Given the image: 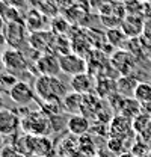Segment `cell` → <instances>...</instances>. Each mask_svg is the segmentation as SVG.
Segmentation results:
<instances>
[{"instance_id": "6da1fadb", "label": "cell", "mask_w": 151, "mask_h": 157, "mask_svg": "<svg viewBox=\"0 0 151 157\" xmlns=\"http://www.w3.org/2000/svg\"><path fill=\"white\" fill-rule=\"evenodd\" d=\"M33 89L41 101H62L68 94L65 85L56 76H38Z\"/></svg>"}, {"instance_id": "7a4b0ae2", "label": "cell", "mask_w": 151, "mask_h": 157, "mask_svg": "<svg viewBox=\"0 0 151 157\" xmlns=\"http://www.w3.org/2000/svg\"><path fill=\"white\" fill-rule=\"evenodd\" d=\"M50 118L44 112H30L21 118V128L29 136H45L50 130Z\"/></svg>"}, {"instance_id": "3957f363", "label": "cell", "mask_w": 151, "mask_h": 157, "mask_svg": "<svg viewBox=\"0 0 151 157\" xmlns=\"http://www.w3.org/2000/svg\"><path fill=\"white\" fill-rule=\"evenodd\" d=\"M0 62L5 70L11 71L15 76L18 73H24L29 68V62L24 56V53L18 48H6L0 55Z\"/></svg>"}, {"instance_id": "277c9868", "label": "cell", "mask_w": 151, "mask_h": 157, "mask_svg": "<svg viewBox=\"0 0 151 157\" xmlns=\"http://www.w3.org/2000/svg\"><path fill=\"white\" fill-rule=\"evenodd\" d=\"M3 35L6 38V44L11 48H18L27 39V26L24 21H12L6 23V27L3 30Z\"/></svg>"}, {"instance_id": "5b68a950", "label": "cell", "mask_w": 151, "mask_h": 157, "mask_svg": "<svg viewBox=\"0 0 151 157\" xmlns=\"http://www.w3.org/2000/svg\"><path fill=\"white\" fill-rule=\"evenodd\" d=\"M59 63H60V71L71 77L82 74V73H86V62L83 60V58H80L79 55H74V53L60 55Z\"/></svg>"}, {"instance_id": "8992f818", "label": "cell", "mask_w": 151, "mask_h": 157, "mask_svg": "<svg viewBox=\"0 0 151 157\" xmlns=\"http://www.w3.org/2000/svg\"><path fill=\"white\" fill-rule=\"evenodd\" d=\"M9 94V97L11 100L14 101V103H17L20 106H27V104H30L33 100H35V89L29 85V83H26V82H23V80H18L14 86H12V89L8 92Z\"/></svg>"}, {"instance_id": "52a82bcc", "label": "cell", "mask_w": 151, "mask_h": 157, "mask_svg": "<svg viewBox=\"0 0 151 157\" xmlns=\"http://www.w3.org/2000/svg\"><path fill=\"white\" fill-rule=\"evenodd\" d=\"M37 68L39 76H56L57 77V74L62 73L59 56L53 53H42L37 60Z\"/></svg>"}, {"instance_id": "ba28073f", "label": "cell", "mask_w": 151, "mask_h": 157, "mask_svg": "<svg viewBox=\"0 0 151 157\" xmlns=\"http://www.w3.org/2000/svg\"><path fill=\"white\" fill-rule=\"evenodd\" d=\"M27 148L30 154H37L39 157H48L53 151V144L47 136H26Z\"/></svg>"}, {"instance_id": "9c48e42d", "label": "cell", "mask_w": 151, "mask_h": 157, "mask_svg": "<svg viewBox=\"0 0 151 157\" xmlns=\"http://www.w3.org/2000/svg\"><path fill=\"white\" fill-rule=\"evenodd\" d=\"M18 127H21V118L14 110H0V135H14Z\"/></svg>"}, {"instance_id": "30bf717a", "label": "cell", "mask_w": 151, "mask_h": 157, "mask_svg": "<svg viewBox=\"0 0 151 157\" xmlns=\"http://www.w3.org/2000/svg\"><path fill=\"white\" fill-rule=\"evenodd\" d=\"M55 33L52 32H45V30H38V32H32V35L29 36V42L33 47V50L41 52V53H48L47 50L55 44Z\"/></svg>"}, {"instance_id": "8fae6325", "label": "cell", "mask_w": 151, "mask_h": 157, "mask_svg": "<svg viewBox=\"0 0 151 157\" xmlns=\"http://www.w3.org/2000/svg\"><path fill=\"white\" fill-rule=\"evenodd\" d=\"M71 89L74 92H79L82 95H88V94H92L94 89L97 88L94 82V77L88 73H82V74H77L74 77H71Z\"/></svg>"}, {"instance_id": "7c38bea8", "label": "cell", "mask_w": 151, "mask_h": 157, "mask_svg": "<svg viewBox=\"0 0 151 157\" xmlns=\"http://www.w3.org/2000/svg\"><path fill=\"white\" fill-rule=\"evenodd\" d=\"M67 128L71 135L74 136H85L89 130H91V122L86 117H83L82 113L79 115H71L67 121Z\"/></svg>"}, {"instance_id": "4fadbf2b", "label": "cell", "mask_w": 151, "mask_h": 157, "mask_svg": "<svg viewBox=\"0 0 151 157\" xmlns=\"http://www.w3.org/2000/svg\"><path fill=\"white\" fill-rule=\"evenodd\" d=\"M132 130V122L130 119L122 115H116L110 122V135L112 137H118V139H124L129 135V132Z\"/></svg>"}, {"instance_id": "5bb4252c", "label": "cell", "mask_w": 151, "mask_h": 157, "mask_svg": "<svg viewBox=\"0 0 151 157\" xmlns=\"http://www.w3.org/2000/svg\"><path fill=\"white\" fill-rule=\"evenodd\" d=\"M83 97L82 94L79 92H70L67 94L65 98L62 100V104H64V110L73 113V115H79L82 112V104H83Z\"/></svg>"}, {"instance_id": "9a60e30c", "label": "cell", "mask_w": 151, "mask_h": 157, "mask_svg": "<svg viewBox=\"0 0 151 157\" xmlns=\"http://www.w3.org/2000/svg\"><path fill=\"white\" fill-rule=\"evenodd\" d=\"M112 65L118 71H121L122 74L129 76V71L133 67L132 56L129 53H126V52H116L112 58Z\"/></svg>"}, {"instance_id": "2e32d148", "label": "cell", "mask_w": 151, "mask_h": 157, "mask_svg": "<svg viewBox=\"0 0 151 157\" xmlns=\"http://www.w3.org/2000/svg\"><path fill=\"white\" fill-rule=\"evenodd\" d=\"M139 83L130 76H126V77H121L116 82V92L122 94V95H133L134 94V89Z\"/></svg>"}, {"instance_id": "e0dca14e", "label": "cell", "mask_w": 151, "mask_h": 157, "mask_svg": "<svg viewBox=\"0 0 151 157\" xmlns=\"http://www.w3.org/2000/svg\"><path fill=\"white\" fill-rule=\"evenodd\" d=\"M133 97L139 103H150L151 101V85L148 83H139L134 89Z\"/></svg>"}, {"instance_id": "ac0fdd59", "label": "cell", "mask_w": 151, "mask_h": 157, "mask_svg": "<svg viewBox=\"0 0 151 157\" xmlns=\"http://www.w3.org/2000/svg\"><path fill=\"white\" fill-rule=\"evenodd\" d=\"M17 82H18V80H17V76L12 74L11 71H8V70H5V68L0 71V91H2V89H6V91L9 92Z\"/></svg>"}, {"instance_id": "d6986e66", "label": "cell", "mask_w": 151, "mask_h": 157, "mask_svg": "<svg viewBox=\"0 0 151 157\" xmlns=\"http://www.w3.org/2000/svg\"><path fill=\"white\" fill-rule=\"evenodd\" d=\"M107 39L112 42L113 45H119V42L124 39V35H122V32H119V30H109Z\"/></svg>"}, {"instance_id": "ffe728a7", "label": "cell", "mask_w": 151, "mask_h": 157, "mask_svg": "<svg viewBox=\"0 0 151 157\" xmlns=\"http://www.w3.org/2000/svg\"><path fill=\"white\" fill-rule=\"evenodd\" d=\"M2 157H21L18 151H17V148H14V147H5L3 150H2Z\"/></svg>"}, {"instance_id": "44dd1931", "label": "cell", "mask_w": 151, "mask_h": 157, "mask_svg": "<svg viewBox=\"0 0 151 157\" xmlns=\"http://www.w3.org/2000/svg\"><path fill=\"white\" fill-rule=\"evenodd\" d=\"M8 5L9 6H14V8H21L23 5H24V0H11V2H8Z\"/></svg>"}, {"instance_id": "7402d4cb", "label": "cell", "mask_w": 151, "mask_h": 157, "mask_svg": "<svg viewBox=\"0 0 151 157\" xmlns=\"http://www.w3.org/2000/svg\"><path fill=\"white\" fill-rule=\"evenodd\" d=\"M5 27H6V21H5V18L0 15V33H3Z\"/></svg>"}, {"instance_id": "603a6c76", "label": "cell", "mask_w": 151, "mask_h": 157, "mask_svg": "<svg viewBox=\"0 0 151 157\" xmlns=\"http://www.w3.org/2000/svg\"><path fill=\"white\" fill-rule=\"evenodd\" d=\"M5 44H6V38H5L3 33H0V47H3Z\"/></svg>"}, {"instance_id": "cb8c5ba5", "label": "cell", "mask_w": 151, "mask_h": 157, "mask_svg": "<svg viewBox=\"0 0 151 157\" xmlns=\"http://www.w3.org/2000/svg\"><path fill=\"white\" fill-rule=\"evenodd\" d=\"M3 109V97H2V91H0V110Z\"/></svg>"}]
</instances>
